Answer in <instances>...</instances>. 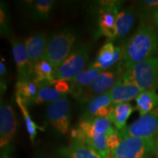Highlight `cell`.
I'll return each mask as SVG.
<instances>
[{"mask_svg":"<svg viewBox=\"0 0 158 158\" xmlns=\"http://www.w3.org/2000/svg\"><path fill=\"white\" fill-rule=\"evenodd\" d=\"M122 48L126 69L158 54V32L151 24L141 22Z\"/></svg>","mask_w":158,"mask_h":158,"instance_id":"cell-1","label":"cell"},{"mask_svg":"<svg viewBox=\"0 0 158 158\" xmlns=\"http://www.w3.org/2000/svg\"><path fill=\"white\" fill-rule=\"evenodd\" d=\"M76 40V32L72 29H63L54 33L48 40L43 59L48 61L54 69L57 68L71 54Z\"/></svg>","mask_w":158,"mask_h":158,"instance_id":"cell-2","label":"cell"},{"mask_svg":"<svg viewBox=\"0 0 158 158\" xmlns=\"http://www.w3.org/2000/svg\"><path fill=\"white\" fill-rule=\"evenodd\" d=\"M124 74L137 85L141 92L158 89V58L151 57L128 67Z\"/></svg>","mask_w":158,"mask_h":158,"instance_id":"cell-3","label":"cell"},{"mask_svg":"<svg viewBox=\"0 0 158 158\" xmlns=\"http://www.w3.org/2000/svg\"><path fill=\"white\" fill-rule=\"evenodd\" d=\"M122 65H124V62H120L114 67L102 70L93 84L83 92L78 100V101L87 102L95 97L109 92L124 73V69L126 70L125 66L122 67Z\"/></svg>","mask_w":158,"mask_h":158,"instance_id":"cell-4","label":"cell"},{"mask_svg":"<svg viewBox=\"0 0 158 158\" xmlns=\"http://www.w3.org/2000/svg\"><path fill=\"white\" fill-rule=\"evenodd\" d=\"M155 154V138H123L115 158H150Z\"/></svg>","mask_w":158,"mask_h":158,"instance_id":"cell-5","label":"cell"},{"mask_svg":"<svg viewBox=\"0 0 158 158\" xmlns=\"http://www.w3.org/2000/svg\"><path fill=\"white\" fill-rule=\"evenodd\" d=\"M90 45H83L69 55L60 66L55 69L54 78L56 80L70 81L84 71L88 62Z\"/></svg>","mask_w":158,"mask_h":158,"instance_id":"cell-6","label":"cell"},{"mask_svg":"<svg viewBox=\"0 0 158 158\" xmlns=\"http://www.w3.org/2000/svg\"><path fill=\"white\" fill-rule=\"evenodd\" d=\"M122 137L155 138L158 136V106L122 131Z\"/></svg>","mask_w":158,"mask_h":158,"instance_id":"cell-7","label":"cell"},{"mask_svg":"<svg viewBox=\"0 0 158 158\" xmlns=\"http://www.w3.org/2000/svg\"><path fill=\"white\" fill-rule=\"evenodd\" d=\"M47 116L53 127L59 133L64 135L68 132L70 122V103L67 98L49 104Z\"/></svg>","mask_w":158,"mask_h":158,"instance_id":"cell-8","label":"cell"},{"mask_svg":"<svg viewBox=\"0 0 158 158\" xmlns=\"http://www.w3.org/2000/svg\"><path fill=\"white\" fill-rule=\"evenodd\" d=\"M12 51L16 64L18 81H32L33 68L29 61L25 44L19 40H11Z\"/></svg>","mask_w":158,"mask_h":158,"instance_id":"cell-9","label":"cell"},{"mask_svg":"<svg viewBox=\"0 0 158 158\" xmlns=\"http://www.w3.org/2000/svg\"><path fill=\"white\" fill-rule=\"evenodd\" d=\"M141 90L133 81L130 80L124 73L110 89L108 94L114 105L128 102L135 99Z\"/></svg>","mask_w":158,"mask_h":158,"instance_id":"cell-10","label":"cell"},{"mask_svg":"<svg viewBox=\"0 0 158 158\" xmlns=\"http://www.w3.org/2000/svg\"><path fill=\"white\" fill-rule=\"evenodd\" d=\"M123 59V48L115 46L111 42H108L99 51L91 67L106 70L121 62Z\"/></svg>","mask_w":158,"mask_h":158,"instance_id":"cell-11","label":"cell"},{"mask_svg":"<svg viewBox=\"0 0 158 158\" xmlns=\"http://www.w3.org/2000/svg\"><path fill=\"white\" fill-rule=\"evenodd\" d=\"M16 119L14 111L10 105L1 101L0 106V146L5 147L15 135Z\"/></svg>","mask_w":158,"mask_h":158,"instance_id":"cell-12","label":"cell"},{"mask_svg":"<svg viewBox=\"0 0 158 158\" xmlns=\"http://www.w3.org/2000/svg\"><path fill=\"white\" fill-rule=\"evenodd\" d=\"M84 118L92 119L98 117H108L113 113L116 105L110 99L108 92L95 97L87 102Z\"/></svg>","mask_w":158,"mask_h":158,"instance_id":"cell-13","label":"cell"},{"mask_svg":"<svg viewBox=\"0 0 158 158\" xmlns=\"http://www.w3.org/2000/svg\"><path fill=\"white\" fill-rule=\"evenodd\" d=\"M102 71L92 67L82 71L81 73L69 81L70 83V93L78 100L83 92L93 84Z\"/></svg>","mask_w":158,"mask_h":158,"instance_id":"cell-14","label":"cell"},{"mask_svg":"<svg viewBox=\"0 0 158 158\" xmlns=\"http://www.w3.org/2000/svg\"><path fill=\"white\" fill-rule=\"evenodd\" d=\"M48 40L45 33L37 32L31 35L25 40L24 44L32 68L37 62L43 59Z\"/></svg>","mask_w":158,"mask_h":158,"instance_id":"cell-15","label":"cell"},{"mask_svg":"<svg viewBox=\"0 0 158 158\" xmlns=\"http://www.w3.org/2000/svg\"><path fill=\"white\" fill-rule=\"evenodd\" d=\"M119 7L100 8L98 19L100 33L108 39H116V19Z\"/></svg>","mask_w":158,"mask_h":158,"instance_id":"cell-16","label":"cell"},{"mask_svg":"<svg viewBox=\"0 0 158 158\" xmlns=\"http://www.w3.org/2000/svg\"><path fill=\"white\" fill-rule=\"evenodd\" d=\"M60 153L64 158H103L95 150L76 139H72L68 147L60 150Z\"/></svg>","mask_w":158,"mask_h":158,"instance_id":"cell-17","label":"cell"},{"mask_svg":"<svg viewBox=\"0 0 158 158\" xmlns=\"http://www.w3.org/2000/svg\"><path fill=\"white\" fill-rule=\"evenodd\" d=\"M135 108L128 102H123L116 105L113 113L108 116V118L114 124L116 129L119 131L126 128V123L128 118L133 114Z\"/></svg>","mask_w":158,"mask_h":158,"instance_id":"cell-18","label":"cell"},{"mask_svg":"<svg viewBox=\"0 0 158 158\" xmlns=\"http://www.w3.org/2000/svg\"><path fill=\"white\" fill-rule=\"evenodd\" d=\"M135 102L140 116L145 115L158 106V93L156 91L141 92L135 98Z\"/></svg>","mask_w":158,"mask_h":158,"instance_id":"cell-19","label":"cell"},{"mask_svg":"<svg viewBox=\"0 0 158 158\" xmlns=\"http://www.w3.org/2000/svg\"><path fill=\"white\" fill-rule=\"evenodd\" d=\"M135 22V17L130 9L119 11L116 19V39L123 38L130 32Z\"/></svg>","mask_w":158,"mask_h":158,"instance_id":"cell-20","label":"cell"},{"mask_svg":"<svg viewBox=\"0 0 158 158\" xmlns=\"http://www.w3.org/2000/svg\"><path fill=\"white\" fill-rule=\"evenodd\" d=\"M54 68L48 61L41 59L33 67L32 81L36 84L43 81H54Z\"/></svg>","mask_w":158,"mask_h":158,"instance_id":"cell-21","label":"cell"},{"mask_svg":"<svg viewBox=\"0 0 158 158\" xmlns=\"http://www.w3.org/2000/svg\"><path fill=\"white\" fill-rule=\"evenodd\" d=\"M37 89V84L33 81H18L15 85V96L20 97L27 106L34 103Z\"/></svg>","mask_w":158,"mask_h":158,"instance_id":"cell-22","label":"cell"},{"mask_svg":"<svg viewBox=\"0 0 158 158\" xmlns=\"http://www.w3.org/2000/svg\"><path fill=\"white\" fill-rule=\"evenodd\" d=\"M52 86L49 85H40L37 86L38 91L34 101L35 104H41L43 102H54L61 98L66 97V94H62L56 91Z\"/></svg>","mask_w":158,"mask_h":158,"instance_id":"cell-23","label":"cell"},{"mask_svg":"<svg viewBox=\"0 0 158 158\" xmlns=\"http://www.w3.org/2000/svg\"><path fill=\"white\" fill-rule=\"evenodd\" d=\"M54 1L53 0H37L31 2L32 15L36 20H47L52 10Z\"/></svg>","mask_w":158,"mask_h":158,"instance_id":"cell-24","label":"cell"},{"mask_svg":"<svg viewBox=\"0 0 158 158\" xmlns=\"http://www.w3.org/2000/svg\"><path fill=\"white\" fill-rule=\"evenodd\" d=\"M15 101H16L18 106H19L20 109L21 110V111H22L23 113V117H24L26 122V126H27V131H28L31 141V142H34L35 137H36L37 135V130H43L44 129L41 127H40V126L35 124V122L31 120L30 116H29L28 108L27 107V105L23 102L22 99L19 96H15Z\"/></svg>","mask_w":158,"mask_h":158,"instance_id":"cell-25","label":"cell"},{"mask_svg":"<svg viewBox=\"0 0 158 158\" xmlns=\"http://www.w3.org/2000/svg\"><path fill=\"white\" fill-rule=\"evenodd\" d=\"M89 120L92 127L97 133H107L113 128L111 126V122L108 117H98Z\"/></svg>","mask_w":158,"mask_h":158,"instance_id":"cell-26","label":"cell"},{"mask_svg":"<svg viewBox=\"0 0 158 158\" xmlns=\"http://www.w3.org/2000/svg\"><path fill=\"white\" fill-rule=\"evenodd\" d=\"M107 134V138H106V145H107V149L110 150H114L117 149L119 144L123 139L121 133L119 130L116 128H112Z\"/></svg>","mask_w":158,"mask_h":158,"instance_id":"cell-27","label":"cell"},{"mask_svg":"<svg viewBox=\"0 0 158 158\" xmlns=\"http://www.w3.org/2000/svg\"><path fill=\"white\" fill-rule=\"evenodd\" d=\"M53 86L56 91L62 94L70 92V83L69 81L65 80H56L53 82Z\"/></svg>","mask_w":158,"mask_h":158,"instance_id":"cell-28","label":"cell"},{"mask_svg":"<svg viewBox=\"0 0 158 158\" xmlns=\"http://www.w3.org/2000/svg\"><path fill=\"white\" fill-rule=\"evenodd\" d=\"M0 14H1V31L5 33V31H8V21H7V15L6 13L5 8L2 7L1 4V10H0Z\"/></svg>","mask_w":158,"mask_h":158,"instance_id":"cell-29","label":"cell"},{"mask_svg":"<svg viewBox=\"0 0 158 158\" xmlns=\"http://www.w3.org/2000/svg\"><path fill=\"white\" fill-rule=\"evenodd\" d=\"M143 3L147 6V8L153 9V10L158 8V0H144Z\"/></svg>","mask_w":158,"mask_h":158,"instance_id":"cell-30","label":"cell"},{"mask_svg":"<svg viewBox=\"0 0 158 158\" xmlns=\"http://www.w3.org/2000/svg\"><path fill=\"white\" fill-rule=\"evenodd\" d=\"M152 21L154 24L158 28V8L155 9V10H153L152 15Z\"/></svg>","mask_w":158,"mask_h":158,"instance_id":"cell-31","label":"cell"},{"mask_svg":"<svg viewBox=\"0 0 158 158\" xmlns=\"http://www.w3.org/2000/svg\"><path fill=\"white\" fill-rule=\"evenodd\" d=\"M6 73V67L2 62H0V75L1 76H4Z\"/></svg>","mask_w":158,"mask_h":158,"instance_id":"cell-32","label":"cell"},{"mask_svg":"<svg viewBox=\"0 0 158 158\" xmlns=\"http://www.w3.org/2000/svg\"><path fill=\"white\" fill-rule=\"evenodd\" d=\"M155 155L158 157V136L155 138Z\"/></svg>","mask_w":158,"mask_h":158,"instance_id":"cell-33","label":"cell"}]
</instances>
